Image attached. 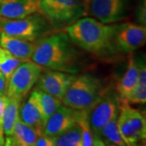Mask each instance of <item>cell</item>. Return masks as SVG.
Returning <instances> with one entry per match:
<instances>
[{
	"label": "cell",
	"mask_w": 146,
	"mask_h": 146,
	"mask_svg": "<svg viewBox=\"0 0 146 146\" xmlns=\"http://www.w3.org/2000/svg\"><path fill=\"white\" fill-rule=\"evenodd\" d=\"M105 91L99 79L89 74H84L76 76L61 101L64 106L70 108L89 112Z\"/></svg>",
	"instance_id": "obj_3"
},
{
	"label": "cell",
	"mask_w": 146,
	"mask_h": 146,
	"mask_svg": "<svg viewBox=\"0 0 146 146\" xmlns=\"http://www.w3.org/2000/svg\"><path fill=\"white\" fill-rule=\"evenodd\" d=\"M55 146H83L81 129L78 123L64 133L54 137Z\"/></svg>",
	"instance_id": "obj_21"
},
{
	"label": "cell",
	"mask_w": 146,
	"mask_h": 146,
	"mask_svg": "<svg viewBox=\"0 0 146 146\" xmlns=\"http://www.w3.org/2000/svg\"><path fill=\"white\" fill-rule=\"evenodd\" d=\"M4 97H0V133L3 136H4V134H3V127H2V119H3V110H4V98H3Z\"/></svg>",
	"instance_id": "obj_28"
},
{
	"label": "cell",
	"mask_w": 146,
	"mask_h": 146,
	"mask_svg": "<svg viewBox=\"0 0 146 146\" xmlns=\"http://www.w3.org/2000/svg\"><path fill=\"white\" fill-rule=\"evenodd\" d=\"M128 58L127 67L123 77L120 79L117 85V94L119 100L124 99L136 87L139 72V63L136 62L131 53Z\"/></svg>",
	"instance_id": "obj_16"
},
{
	"label": "cell",
	"mask_w": 146,
	"mask_h": 146,
	"mask_svg": "<svg viewBox=\"0 0 146 146\" xmlns=\"http://www.w3.org/2000/svg\"><path fill=\"white\" fill-rule=\"evenodd\" d=\"M80 110L62 105L47 120L43 128V135L56 137L77 123Z\"/></svg>",
	"instance_id": "obj_12"
},
{
	"label": "cell",
	"mask_w": 146,
	"mask_h": 146,
	"mask_svg": "<svg viewBox=\"0 0 146 146\" xmlns=\"http://www.w3.org/2000/svg\"><path fill=\"white\" fill-rule=\"evenodd\" d=\"M19 118L22 122L34 127L40 134L43 135L40 90L38 88H35L32 91L28 100L20 107Z\"/></svg>",
	"instance_id": "obj_13"
},
{
	"label": "cell",
	"mask_w": 146,
	"mask_h": 146,
	"mask_svg": "<svg viewBox=\"0 0 146 146\" xmlns=\"http://www.w3.org/2000/svg\"><path fill=\"white\" fill-rule=\"evenodd\" d=\"M1 33H2V31H1V25H0V36H1Z\"/></svg>",
	"instance_id": "obj_33"
},
{
	"label": "cell",
	"mask_w": 146,
	"mask_h": 146,
	"mask_svg": "<svg viewBox=\"0 0 146 146\" xmlns=\"http://www.w3.org/2000/svg\"><path fill=\"white\" fill-rule=\"evenodd\" d=\"M12 136L27 146H33L37 138L42 135L34 127L25 123L19 119L15 124Z\"/></svg>",
	"instance_id": "obj_19"
},
{
	"label": "cell",
	"mask_w": 146,
	"mask_h": 146,
	"mask_svg": "<svg viewBox=\"0 0 146 146\" xmlns=\"http://www.w3.org/2000/svg\"><path fill=\"white\" fill-rule=\"evenodd\" d=\"M4 98V110L2 119V127L6 136H12L15 124L19 119L21 102L11 98L6 95Z\"/></svg>",
	"instance_id": "obj_17"
},
{
	"label": "cell",
	"mask_w": 146,
	"mask_h": 146,
	"mask_svg": "<svg viewBox=\"0 0 146 146\" xmlns=\"http://www.w3.org/2000/svg\"><path fill=\"white\" fill-rule=\"evenodd\" d=\"M4 142L6 144H7L8 146H27L24 143H22L21 141H18L17 139H16L13 136H7L4 140Z\"/></svg>",
	"instance_id": "obj_27"
},
{
	"label": "cell",
	"mask_w": 146,
	"mask_h": 146,
	"mask_svg": "<svg viewBox=\"0 0 146 146\" xmlns=\"http://www.w3.org/2000/svg\"><path fill=\"white\" fill-rule=\"evenodd\" d=\"M75 78L76 76L74 74L49 70L41 74L36 82V88L58 99L62 100Z\"/></svg>",
	"instance_id": "obj_11"
},
{
	"label": "cell",
	"mask_w": 146,
	"mask_h": 146,
	"mask_svg": "<svg viewBox=\"0 0 146 146\" xmlns=\"http://www.w3.org/2000/svg\"><path fill=\"white\" fill-rule=\"evenodd\" d=\"M3 2V0H0V4H1V3Z\"/></svg>",
	"instance_id": "obj_34"
},
{
	"label": "cell",
	"mask_w": 146,
	"mask_h": 146,
	"mask_svg": "<svg viewBox=\"0 0 146 146\" xmlns=\"http://www.w3.org/2000/svg\"><path fill=\"white\" fill-rule=\"evenodd\" d=\"M36 42L10 36L4 33H1L0 36V46L6 49L22 62L31 61Z\"/></svg>",
	"instance_id": "obj_15"
},
{
	"label": "cell",
	"mask_w": 146,
	"mask_h": 146,
	"mask_svg": "<svg viewBox=\"0 0 146 146\" xmlns=\"http://www.w3.org/2000/svg\"><path fill=\"white\" fill-rule=\"evenodd\" d=\"M118 115L113 118L102 127V129L100 131L99 136H102L105 137L106 140L107 141V143L115 144L119 146H127L122 137L118 126V122H117Z\"/></svg>",
	"instance_id": "obj_22"
},
{
	"label": "cell",
	"mask_w": 146,
	"mask_h": 146,
	"mask_svg": "<svg viewBox=\"0 0 146 146\" xmlns=\"http://www.w3.org/2000/svg\"><path fill=\"white\" fill-rule=\"evenodd\" d=\"M43 72V68L33 61L22 63L8 80L7 96L22 102L35 85Z\"/></svg>",
	"instance_id": "obj_7"
},
{
	"label": "cell",
	"mask_w": 146,
	"mask_h": 146,
	"mask_svg": "<svg viewBox=\"0 0 146 146\" xmlns=\"http://www.w3.org/2000/svg\"><path fill=\"white\" fill-rule=\"evenodd\" d=\"M119 100L117 93L106 90L102 97L89 112V124L94 134L99 136L102 127L119 115Z\"/></svg>",
	"instance_id": "obj_9"
},
{
	"label": "cell",
	"mask_w": 146,
	"mask_h": 146,
	"mask_svg": "<svg viewBox=\"0 0 146 146\" xmlns=\"http://www.w3.org/2000/svg\"><path fill=\"white\" fill-rule=\"evenodd\" d=\"M117 122L127 146H143L141 143L146 138V119L143 112L129 104L119 103Z\"/></svg>",
	"instance_id": "obj_6"
},
{
	"label": "cell",
	"mask_w": 146,
	"mask_h": 146,
	"mask_svg": "<svg viewBox=\"0 0 146 146\" xmlns=\"http://www.w3.org/2000/svg\"><path fill=\"white\" fill-rule=\"evenodd\" d=\"M116 25H106L93 17H83L66 29L73 44L93 54H100L114 46Z\"/></svg>",
	"instance_id": "obj_2"
},
{
	"label": "cell",
	"mask_w": 146,
	"mask_h": 146,
	"mask_svg": "<svg viewBox=\"0 0 146 146\" xmlns=\"http://www.w3.org/2000/svg\"><path fill=\"white\" fill-rule=\"evenodd\" d=\"M4 144V136H2L0 133V145H3Z\"/></svg>",
	"instance_id": "obj_30"
},
{
	"label": "cell",
	"mask_w": 146,
	"mask_h": 146,
	"mask_svg": "<svg viewBox=\"0 0 146 146\" xmlns=\"http://www.w3.org/2000/svg\"><path fill=\"white\" fill-rule=\"evenodd\" d=\"M1 31L5 34L30 42H37L46 36L51 28L40 13H35L22 19L0 17Z\"/></svg>",
	"instance_id": "obj_5"
},
{
	"label": "cell",
	"mask_w": 146,
	"mask_h": 146,
	"mask_svg": "<svg viewBox=\"0 0 146 146\" xmlns=\"http://www.w3.org/2000/svg\"><path fill=\"white\" fill-rule=\"evenodd\" d=\"M31 60L49 70L77 72V52L65 32L54 33L37 41Z\"/></svg>",
	"instance_id": "obj_1"
},
{
	"label": "cell",
	"mask_w": 146,
	"mask_h": 146,
	"mask_svg": "<svg viewBox=\"0 0 146 146\" xmlns=\"http://www.w3.org/2000/svg\"><path fill=\"white\" fill-rule=\"evenodd\" d=\"M106 146H119V145H116L115 144H111V143H107V145H106Z\"/></svg>",
	"instance_id": "obj_31"
},
{
	"label": "cell",
	"mask_w": 146,
	"mask_h": 146,
	"mask_svg": "<svg viewBox=\"0 0 146 146\" xmlns=\"http://www.w3.org/2000/svg\"><path fill=\"white\" fill-rule=\"evenodd\" d=\"M145 25L127 22L116 27L114 46L121 52L132 53L145 46Z\"/></svg>",
	"instance_id": "obj_10"
},
{
	"label": "cell",
	"mask_w": 146,
	"mask_h": 146,
	"mask_svg": "<svg viewBox=\"0 0 146 146\" xmlns=\"http://www.w3.org/2000/svg\"><path fill=\"white\" fill-rule=\"evenodd\" d=\"M40 90V89H39ZM40 102L42 108L43 128L49 118L62 105V101L51 95L40 90Z\"/></svg>",
	"instance_id": "obj_20"
},
{
	"label": "cell",
	"mask_w": 146,
	"mask_h": 146,
	"mask_svg": "<svg viewBox=\"0 0 146 146\" xmlns=\"http://www.w3.org/2000/svg\"><path fill=\"white\" fill-rule=\"evenodd\" d=\"M77 123L81 129V136L83 146H93L94 145V134L89 121V111L80 110L79 115Z\"/></svg>",
	"instance_id": "obj_24"
},
{
	"label": "cell",
	"mask_w": 146,
	"mask_h": 146,
	"mask_svg": "<svg viewBox=\"0 0 146 146\" xmlns=\"http://www.w3.org/2000/svg\"><path fill=\"white\" fill-rule=\"evenodd\" d=\"M33 146H55L54 137L42 135L37 138Z\"/></svg>",
	"instance_id": "obj_25"
},
{
	"label": "cell",
	"mask_w": 146,
	"mask_h": 146,
	"mask_svg": "<svg viewBox=\"0 0 146 146\" xmlns=\"http://www.w3.org/2000/svg\"><path fill=\"white\" fill-rule=\"evenodd\" d=\"M39 13L54 29H65L84 16V0H40Z\"/></svg>",
	"instance_id": "obj_4"
},
{
	"label": "cell",
	"mask_w": 146,
	"mask_h": 146,
	"mask_svg": "<svg viewBox=\"0 0 146 146\" xmlns=\"http://www.w3.org/2000/svg\"><path fill=\"white\" fill-rule=\"evenodd\" d=\"M127 0H84V16L111 25L126 16Z\"/></svg>",
	"instance_id": "obj_8"
},
{
	"label": "cell",
	"mask_w": 146,
	"mask_h": 146,
	"mask_svg": "<svg viewBox=\"0 0 146 146\" xmlns=\"http://www.w3.org/2000/svg\"><path fill=\"white\" fill-rule=\"evenodd\" d=\"M146 102V68L145 63H139V72L136 87L119 103L144 105Z\"/></svg>",
	"instance_id": "obj_18"
},
{
	"label": "cell",
	"mask_w": 146,
	"mask_h": 146,
	"mask_svg": "<svg viewBox=\"0 0 146 146\" xmlns=\"http://www.w3.org/2000/svg\"><path fill=\"white\" fill-rule=\"evenodd\" d=\"M93 146H106L105 142L99 136L94 134V145Z\"/></svg>",
	"instance_id": "obj_29"
},
{
	"label": "cell",
	"mask_w": 146,
	"mask_h": 146,
	"mask_svg": "<svg viewBox=\"0 0 146 146\" xmlns=\"http://www.w3.org/2000/svg\"><path fill=\"white\" fill-rule=\"evenodd\" d=\"M0 146H8V145H7V144H6L5 142H4V144H3V145H0Z\"/></svg>",
	"instance_id": "obj_32"
},
{
	"label": "cell",
	"mask_w": 146,
	"mask_h": 146,
	"mask_svg": "<svg viewBox=\"0 0 146 146\" xmlns=\"http://www.w3.org/2000/svg\"><path fill=\"white\" fill-rule=\"evenodd\" d=\"M7 90V80L3 76V74L0 72V97L6 96Z\"/></svg>",
	"instance_id": "obj_26"
},
{
	"label": "cell",
	"mask_w": 146,
	"mask_h": 146,
	"mask_svg": "<svg viewBox=\"0 0 146 146\" xmlns=\"http://www.w3.org/2000/svg\"><path fill=\"white\" fill-rule=\"evenodd\" d=\"M21 63V60L12 55L6 49L0 46V72L5 76L7 83L11 74Z\"/></svg>",
	"instance_id": "obj_23"
},
{
	"label": "cell",
	"mask_w": 146,
	"mask_h": 146,
	"mask_svg": "<svg viewBox=\"0 0 146 146\" xmlns=\"http://www.w3.org/2000/svg\"><path fill=\"white\" fill-rule=\"evenodd\" d=\"M40 0H3L0 4V17L22 19L39 13Z\"/></svg>",
	"instance_id": "obj_14"
}]
</instances>
